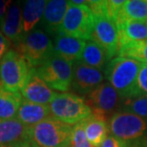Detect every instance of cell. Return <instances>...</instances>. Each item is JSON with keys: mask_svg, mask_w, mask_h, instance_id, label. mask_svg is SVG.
<instances>
[{"mask_svg": "<svg viewBox=\"0 0 147 147\" xmlns=\"http://www.w3.org/2000/svg\"><path fill=\"white\" fill-rule=\"evenodd\" d=\"M142 63L133 58L115 57L107 63L104 76L123 100L140 96L138 76Z\"/></svg>", "mask_w": 147, "mask_h": 147, "instance_id": "obj_1", "label": "cell"}, {"mask_svg": "<svg viewBox=\"0 0 147 147\" xmlns=\"http://www.w3.org/2000/svg\"><path fill=\"white\" fill-rule=\"evenodd\" d=\"M73 126L52 116L30 128L29 142L34 147H69Z\"/></svg>", "mask_w": 147, "mask_h": 147, "instance_id": "obj_2", "label": "cell"}, {"mask_svg": "<svg viewBox=\"0 0 147 147\" xmlns=\"http://www.w3.org/2000/svg\"><path fill=\"white\" fill-rule=\"evenodd\" d=\"M51 116L69 125L82 122L92 114L85 99L73 93H57L49 104Z\"/></svg>", "mask_w": 147, "mask_h": 147, "instance_id": "obj_3", "label": "cell"}, {"mask_svg": "<svg viewBox=\"0 0 147 147\" xmlns=\"http://www.w3.org/2000/svg\"><path fill=\"white\" fill-rule=\"evenodd\" d=\"M31 69L24 57L11 48L0 62V85L11 92L20 93L30 78Z\"/></svg>", "mask_w": 147, "mask_h": 147, "instance_id": "obj_4", "label": "cell"}, {"mask_svg": "<svg viewBox=\"0 0 147 147\" xmlns=\"http://www.w3.org/2000/svg\"><path fill=\"white\" fill-rule=\"evenodd\" d=\"M24 57L30 68L36 69L55 55L54 42L41 29L25 34L16 48Z\"/></svg>", "mask_w": 147, "mask_h": 147, "instance_id": "obj_5", "label": "cell"}, {"mask_svg": "<svg viewBox=\"0 0 147 147\" xmlns=\"http://www.w3.org/2000/svg\"><path fill=\"white\" fill-rule=\"evenodd\" d=\"M108 127L111 136L128 144L147 139V119L127 111L115 113L108 120Z\"/></svg>", "mask_w": 147, "mask_h": 147, "instance_id": "obj_6", "label": "cell"}, {"mask_svg": "<svg viewBox=\"0 0 147 147\" xmlns=\"http://www.w3.org/2000/svg\"><path fill=\"white\" fill-rule=\"evenodd\" d=\"M95 25V16L88 5L76 6L71 4L64 16L57 34L79 38L82 40H91Z\"/></svg>", "mask_w": 147, "mask_h": 147, "instance_id": "obj_7", "label": "cell"}, {"mask_svg": "<svg viewBox=\"0 0 147 147\" xmlns=\"http://www.w3.org/2000/svg\"><path fill=\"white\" fill-rule=\"evenodd\" d=\"M73 64L55 54L34 70L51 89L66 93L72 87Z\"/></svg>", "mask_w": 147, "mask_h": 147, "instance_id": "obj_8", "label": "cell"}, {"mask_svg": "<svg viewBox=\"0 0 147 147\" xmlns=\"http://www.w3.org/2000/svg\"><path fill=\"white\" fill-rule=\"evenodd\" d=\"M85 101L93 113L101 115L108 120L121 108L123 99L109 82H103L90 94L85 96Z\"/></svg>", "mask_w": 147, "mask_h": 147, "instance_id": "obj_9", "label": "cell"}, {"mask_svg": "<svg viewBox=\"0 0 147 147\" xmlns=\"http://www.w3.org/2000/svg\"><path fill=\"white\" fill-rule=\"evenodd\" d=\"M91 40L98 43L107 53L108 58L113 59L119 53V36L116 22L109 16H102L95 17Z\"/></svg>", "mask_w": 147, "mask_h": 147, "instance_id": "obj_10", "label": "cell"}, {"mask_svg": "<svg viewBox=\"0 0 147 147\" xmlns=\"http://www.w3.org/2000/svg\"><path fill=\"white\" fill-rule=\"evenodd\" d=\"M104 75L100 70L93 68L78 60L73 64L72 89L80 95L87 96L104 82Z\"/></svg>", "mask_w": 147, "mask_h": 147, "instance_id": "obj_11", "label": "cell"}, {"mask_svg": "<svg viewBox=\"0 0 147 147\" xmlns=\"http://www.w3.org/2000/svg\"><path fill=\"white\" fill-rule=\"evenodd\" d=\"M23 98L37 104L48 105L57 93L51 89L37 75L36 70L31 69V75L24 88L20 91Z\"/></svg>", "mask_w": 147, "mask_h": 147, "instance_id": "obj_12", "label": "cell"}, {"mask_svg": "<svg viewBox=\"0 0 147 147\" xmlns=\"http://www.w3.org/2000/svg\"><path fill=\"white\" fill-rule=\"evenodd\" d=\"M0 31L13 48L21 42L25 34L22 26V11L19 4H11L6 16L0 21Z\"/></svg>", "mask_w": 147, "mask_h": 147, "instance_id": "obj_13", "label": "cell"}, {"mask_svg": "<svg viewBox=\"0 0 147 147\" xmlns=\"http://www.w3.org/2000/svg\"><path fill=\"white\" fill-rule=\"evenodd\" d=\"M69 7V1L51 0L48 1L41 19V30L50 36H55L63 22L64 16Z\"/></svg>", "mask_w": 147, "mask_h": 147, "instance_id": "obj_14", "label": "cell"}, {"mask_svg": "<svg viewBox=\"0 0 147 147\" xmlns=\"http://www.w3.org/2000/svg\"><path fill=\"white\" fill-rule=\"evenodd\" d=\"M30 128L17 119L0 121V145L11 147L18 143L29 142Z\"/></svg>", "mask_w": 147, "mask_h": 147, "instance_id": "obj_15", "label": "cell"}, {"mask_svg": "<svg viewBox=\"0 0 147 147\" xmlns=\"http://www.w3.org/2000/svg\"><path fill=\"white\" fill-rule=\"evenodd\" d=\"M85 45V40L62 34H57L54 39L55 54L72 63L80 60Z\"/></svg>", "mask_w": 147, "mask_h": 147, "instance_id": "obj_16", "label": "cell"}, {"mask_svg": "<svg viewBox=\"0 0 147 147\" xmlns=\"http://www.w3.org/2000/svg\"><path fill=\"white\" fill-rule=\"evenodd\" d=\"M51 116L49 105L37 104L23 98L16 119L28 127L38 124Z\"/></svg>", "mask_w": 147, "mask_h": 147, "instance_id": "obj_17", "label": "cell"}, {"mask_svg": "<svg viewBox=\"0 0 147 147\" xmlns=\"http://www.w3.org/2000/svg\"><path fill=\"white\" fill-rule=\"evenodd\" d=\"M47 3L48 1L45 0H28L24 2L22 9V26L25 34L36 30V26L41 22Z\"/></svg>", "mask_w": 147, "mask_h": 147, "instance_id": "obj_18", "label": "cell"}, {"mask_svg": "<svg viewBox=\"0 0 147 147\" xmlns=\"http://www.w3.org/2000/svg\"><path fill=\"white\" fill-rule=\"evenodd\" d=\"M82 124L88 140L94 147H99L108 137V122L93 113L82 121Z\"/></svg>", "mask_w": 147, "mask_h": 147, "instance_id": "obj_19", "label": "cell"}, {"mask_svg": "<svg viewBox=\"0 0 147 147\" xmlns=\"http://www.w3.org/2000/svg\"><path fill=\"white\" fill-rule=\"evenodd\" d=\"M119 36V45L126 43L142 42L147 40V20L146 21H127L117 25Z\"/></svg>", "mask_w": 147, "mask_h": 147, "instance_id": "obj_20", "label": "cell"}, {"mask_svg": "<svg viewBox=\"0 0 147 147\" xmlns=\"http://www.w3.org/2000/svg\"><path fill=\"white\" fill-rule=\"evenodd\" d=\"M22 100L20 93L11 92L0 85V121L16 119Z\"/></svg>", "mask_w": 147, "mask_h": 147, "instance_id": "obj_21", "label": "cell"}, {"mask_svg": "<svg viewBox=\"0 0 147 147\" xmlns=\"http://www.w3.org/2000/svg\"><path fill=\"white\" fill-rule=\"evenodd\" d=\"M146 21L147 20V0H130L126 1L124 6L119 11L116 20L117 26L122 22Z\"/></svg>", "mask_w": 147, "mask_h": 147, "instance_id": "obj_22", "label": "cell"}, {"mask_svg": "<svg viewBox=\"0 0 147 147\" xmlns=\"http://www.w3.org/2000/svg\"><path fill=\"white\" fill-rule=\"evenodd\" d=\"M80 61L93 68L100 70L106 67L109 61L107 53L105 50L94 41H86L83 53L81 55Z\"/></svg>", "mask_w": 147, "mask_h": 147, "instance_id": "obj_23", "label": "cell"}, {"mask_svg": "<svg viewBox=\"0 0 147 147\" xmlns=\"http://www.w3.org/2000/svg\"><path fill=\"white\" fill-rule=\"evenodd\" d=\"M117 55L120 57L133 58L142 63L147 64V40L120 45Z\"/></svg>", "mask_w": 147, "mask_h": 147, "instance_id": "obj_24", "label": "cell"}, {"mask_svg": "<svg viewBox=\"0 0 147 147\" xmlns=\"http://www.w3.org/2000/svg\"><path fill=\"white\" fill-rule=\"evenodd\" d=\"M120 110L136 114L147 119V95L138 96L123 100Z\"/></svg>", "mask_w": 147, "mask_h": 147, "instance_id": "obj_25", "label": "cell"}, {"mask_svg": "<svg viewBox=\"0 0 147 147\" xmlns=\"http://www.w3.org/2000/svg\"><path fill=\"white\" fill-rule=\"evenodd\" d=\"M69 147H94L85 135L82 122L73 126V132Z\"/></svg>", "mask_w": 147, "mask_h": 147, "instance_id": "obj_26", "label": "cell"}, {"mask_svg": "<svg viewBox=\"0 0 147 147\" xmlns=\"http://www.w3.org/2000/svg\"><path fill=\"white\" fill-rule=\"evenodd\" d=\"M88 6L95 17L108 16V9L106 1H88Z\"/></svg>", "mask_w": 147, "mask_h": 147, "instance_id": "obj_27", "label": "cell"}, {"mask_svg": "<svg viewBox=\"0 0 147 147\" xmlns=\"http://www.w3.org/2000/svg\"><path fill=\"white\" fill-rule=\"evenodd\" d=\"M138 90L140 96L147 95V64L142 63L138 76Z\"/></svg>", "mask_w": 147, "mask_h": 147, "instance_id": "obj_28", "label": "cell"}, {"mask_svg": "<svg viewBox=\"0 0 147 147\" xmlns=\"http://www.w3.org/2000/svg\"><path fill=\"white\" fill-rule=\"evenodd\" d=\"M99 147H128V143L113 136H108Z\"/></svg>", "mask_w": 147, "mask_h": 147, "instance_id": "obj_29", "label": "cell"}, {"mask_svg": "<svg viewBox=\"0 0 147 147\" xmlns=\"http://www.w3.org/2000/svg\"><path fill=\"white\" fill-rule=\"evenodd\" d=\"M11 42L4 36V34L0 31V62L6 55V53L11 49Z\"/></svg>", "mask_w": 147, "mask_h": 147, "instance_id": "obj_30", "label": "cell"}, {"mask_svg": "<svg viewBox=\"0 0 147 147\" xmlns=\"http://www.w3.org/2000/svg\"><path fill=\"white\" fill-rule=\"evenodd\" d=\"M11 1H4V0H0V21L3 19V17L6 16L8 10L11 7Z\"/></svg>", "mask_w": 147, "mask_h": 147, "instance_id": "obj_31", "label": "cell"}, {"mask_svg": "<svg viewBox=\"0 0 147 147\" xmlns=\"http://www.w3.org/2000/svg\"><path fill=\"white\" fill-rule=\"evenodd\" d=\"M11 147H34L33 145L31 144L29 142H21V143H18V144H16Z\"/></svg>", "mask_w": 147, "mask_h": 147, "instance_id": "obj_32", "label": "cell"}, {"mask_svg": "<svg viewBox=\"0 0 147 147\" xmlns=\"http://www.w3.org/2000/svg\"><path fill=\"white\" fill-rule=\"evenodd\" d=\"M0 147H5V146H2V145H0Z\"/></svg>", "mask_w": 147, "mask_h": 147, "instance_id": "obj_33", "label": "cell"}]
</instances>
